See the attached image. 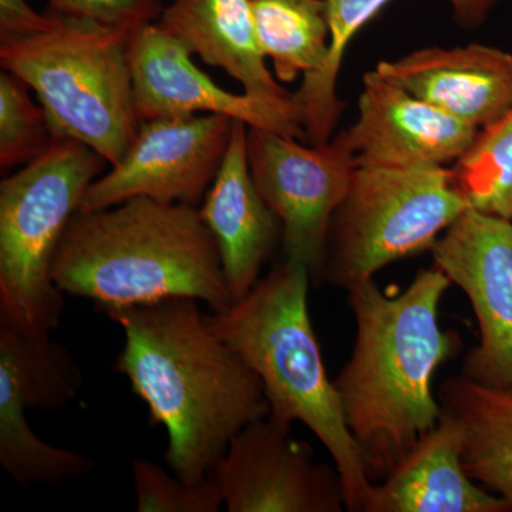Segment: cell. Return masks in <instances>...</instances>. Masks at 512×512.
Wrapping results in <instances>:
<instances>
[{"label":"cell","instance_id":"12","mask_svg":"<svg viewBox=\"0 0 512 512\" xmlns=\"http://www.w3.org/2000/svg\"><path fill=\"white\" fill-rule=\"evenodd\" d=\"M128 57L134 110L140 123L191 114H224L249 127L306 138L302 121L248 94L229 93L217 86L192 62L183 40L158 22L131 30Z\"/></svg>","mask_w":512,"mask_h":512},{"label":"cell","instance_id":"25","mask_svg":"<svg viewBox=\"0 0 512 512\" xmlns=\"http://www.w3.org/2000/svg\"><path fill=\"white\" fill-rule=\"evenodd\" d=\"M133 480L140 512H217L224 505L214 478L191 485L146 458L133 461Z\"/></svg>","mask_w":512,"mask_h":512},{"label":"cell","instance_id":"18","mask_svg":"<svg viewBox=\"0 0 512 512\" xmlns=\"http://www.w3.org/2000/svg\"><path fill=\"white\" fill-rule=\"evenodd\" d=\"M440 404L463 427L461 461L468 476L512 505V386L451 377L441 386Z\"/></svg>","mask_w":512,"mask_h":512},{"label":"cell","instance_id":"15","mask_svg":"<svg viewBox=\"0 0 512 512\" xmlns=\"http://www.w3.org/2000/svg\"><path fill=\"white\" fill-rule=\"evenodd\" d=\"M248 124L234 119L224 163L205 194L200 210L220 251L232 301L258 284L262 266L282 241V224L252 178L248 161Z\"/></svg>","mask_w":512,"mask_h":512},{"label":"cell","instance_id":"6","mask_svg":"<svg viewBox=\"0 0 512 512\" xmlns=\"http://www.w3.org/2000/svg\"><path fill=\"white\" fill-rule=\"evenodd\" d=\"M93 148L55 138L32 163L0 183V320L32 338L57 328L64 293L52 262L67 225L106 168Z\"/></svg>","mask_w":512,"mask_h":512},{"label":"cell","instance_id":"21","mask_svg":"<svg viewBox=\"0 0 512 512\" xmlns=\"http://www.w3.org/2000/svg\"><path fill=\"white\" fill-rule=\"evenodd\" d=\"M26 410L15 377L0 365V464L16 483L53 485L92 473V458L40 439Z\"/></svg>","mask_w":512,"mask_h":512},{"label":"cell","instance_id":"11","mask_svg":"<svg viewBox=\"0 0 512 512\" xmlns=\"http://www.w3.org/2000/svg\"><path fill=\"white\" fill-rule=\"evenodd\" d=\"M291 427L269 413L232 439L211 474L229 512H340L346 507L338 468L316 463L312 448L293 439Z\"/></svg>","mask_w":512,"mask_h":512},{"label":"cell","instance_id":"23","mask_svg":"<svg viewBox=\"0 0 512 512\" xmlns=\"http://www.w3.org/2000/svg\"><path fill=\"white\" fill-rule=\"evenodd\" d=\"M450 171L467 208L512 221V109L481 128Z\"/></svg>","mask_w":512,"mask_h":512},{"label":"cell","instance_id":"26","mask_svg":"<svg viewBox=\"0 0 512 512\" xmlns=\"http://www.w3.org/2000/svg\"><path fill=\"white\" fill-rule=\"evenodd\" d=\"M59 15L93 20L113 28L136 29L158 22L164 0H46Z\"/></svg>","mask_w":512,"mask_h":512},{"label":"cell","instance_id":"1","mask_svg":"<svg viewBox=\"0 0 512 512\" xmlns=\"http://www.w3.org/2000/svg\"><path fill=\"white\" fill-rule=\"evenodd\" d=\"M96 309L124 330L116 370L147 404L151 424L167 431L165 463L201 484L239 431L271 412L262 380L195 299Z\"/></svg>","mask_w":512,"mask_h":512},{"label":"cell","instance_id":"14","mask_svg":"<svg viewBox=\"0 0 512 512\" xmlns=\"http://www.w3.org/2000/svg\"><path fill=\"white\" fill-rule=\"evenodd\" d=\"M376 70L478 130L512 109V55L497 47H427L394 62H380Z\"/></svg>","mask_w":512,"mask_h":512},{"label":"cell","instance_id":"16","mask_svg":"<svg viewBox=\"0 0 512 512\" xmlns=\"http://www.w3.org/2000/svg\"><path fill=\"white\" fill-rule=\"evenodd\" d=\"M158 23L183 40L192 56H200L208 66L220 67L237 80L249 97L303 124L295 93L286 90L266 67L251 0H174L165 6Z\"/></svg>","mask_w":512,"mask_h":512},{"label":"cell","instance_id":"13","mask_svg":"<svg viewBox=\"0 0 512 512\" xmlns=\"http://www.w3.org/2000/svg\"><path fill=\"white\" fill-rule=\"evenodd\" d=\"M478 131L373 70L363 77L359 117L342 134L357 167H446L466 153Z\"/></svg>","mask_w":512,"mask_h":512},{"label":"cell","instance_id":"2","mask_svg":"<svg viewBox=\"0 0 512 512\" xmlns=\"http://www.w3.org/2000/svg\"><path fill=\"white\" fill-rule=\"evenodd\" d=\"M450 284L433 265L399 295L380 291L373 279L346 289L356 340L333 386L373 483L439 423L433 376L461 349L457 333L440 328L439 306Z\"/></svg>","mask_w":512,"mask_h":512},{"label":"cell","instance_id":"19","mask_svg":"<svg viewBox=\"0 0 512 512\" xmlns=\"http://www.w3.org/2000/svg\"><path fill=\"white\" fill-rule=\"evenodd\" d=\"M390 0H326L330 22L329 56L325 67L315 76L303 77L295 93L301 106L306 138L312 146L332 140L346 103L336 93L343 56L350 40ZM460 28L476 29L483 25L495 6L503 0H447Z\"/></svg>","mask_w":512,"mask_h":512},{"label":"cell","instance_id":"17","mask_svg":"<svg viewBox=\"0 0 512 512\" xmlns=\"http://www.w3.org/2000/svg\"><path fill=\"white\" fill-rule=\"evenodd\" d=\"M463 427L441 409L439 423L373 483L365 512H510L512 505L474 484L461 461Z\"/></svg>","mask_w":512,"mask_h":512},{"label":"cell","instance_id":"20","mask_svg":"<svg viewBox=\"0 0 512 512\" xmlns=\"http://www.w3.org/2000/svg\"><path fill=\"white\" fill-rule=\"evenodd\" d=\"M251 10L259 45L279 82L315 76L325 67L330 47L326 0H251Z\"/></svg>","mask_w":512,"mask_h":512},{"label":"cell","instance_id":"4","mask_svg":"<svg viewBox=\"0 0 512 512\" xmlns=\"http://www.w3.org/2000/svg\"><path fill=\"white\" fill-rule=\"evenodd\" d=\"M311 279L305 265L286 259L245 298L208 319L262 380L269 413L286 423L301 421L329 451L342 478L346 508L365 512L373 481L323 365L309 316Z\"/></svg>","mask_w":512,"mask_h":512},{"label":"cell","instance_id":"27","mask_svg":"<svg viewBox=\"0 0 512 512\" xmlns=\"http://www.w3.org/2000/svg\"><path fill=\"white\" fill-rule=\"evenodd\" d=\"M49 22V13H37L26 0H0V39L29 35Z\"/></svg>","mask_w":512,"mask_h":512},{"label":"cell","instance_id":"24","mask_svg":"<svg viewBox=\"0 0 512 512\" xmlns=\"http://www.w3.org/2000/svg\"><path fill=\"white\" fill-rule=\"evenodd\" d=\"M46 111L16 74L0 73V168L23 167L42 156L55 140Z\"/></svg>","mask_w":512,"mask_h":512},{"label":"cell","instance_id":"5","mask_svg":"<svg viewBox=\"0 0 512 512\" xmlns=\"http://www.w3.org/2000/svg\"><path fill=\"white\" fill-rule=\"evenodd\" d=\"M47 13V28L0 39L2 70L36 93L53 136L86 144L111 167L140 126L128 57L131 29Z\"/></svg>","mask_w":512,"mask_h":512},{"label":"cell","instance_id":"8","mask_svg":"<svg viewBox=\"0 0 512 512\" xmlns=\"http://www.w3.org/2000/svg\"><path fill=\"white\" fill-rule=\"evenodd\" d=\"M247 148L256 188L281 221L286 259L322 281L330 222L357 168L342 131L329 143L305 147L298 138L248 126Z\"/></svg>","mask_w":512,"mask_h":512},{"label":"cell","instance_id":"22","mask_svg":"<svg viewBox=\"0 0 512 512\" xmlns=\"http://www.w3.org/2000/svg\"><path fill=\"white\" fill-rule=\"evenodd\" d=\"M0 365L18 383L28 410H60L72 402L83 377L73 357L50 336L32 338L0 320Z\"/></svg>","mask_w":512,"mask_h":512},{"label":"cell","instance_id":"9","mask_svg":"<svg viewBox=\"0 0 512 512\" xmlns=\"http://www.w3.org/2000/svg\"><path fill=\"white\" fill-rule=\"evenodd\" d=\"M232 126L234 119L224 114L141 121L136 140L90 185L80 211L104 210L137 197L200 207L224 163Z\"/></svg>","mask_w":512,"mask_h":512},{"label":"cell","instance_id":"7","mask_svg":"<svg viewBox=\"0 0 512 512\" xmlns=\"http://www.w3.org/2000/svg\"><path fill=\"white\" fill-rule=\"evenodd\" d=\"M466 210L450 168L359 165L330 222L322 281L348 289L431 251Z\"/></svg>","mask_w":512,"mask_h":512},{"label":"cell","instance_id":"10","mask_svg":"<svg viewBox=\"0 0 512 512\" xmlns=\"http://www.w3.org/2000/svg\"><path fill=\"white\" fill-rule=\"evenodd\" d=\"M431 255L466 292L480 326V343L461 375L485 386H512V221L467 208Z\"/></svg>","mask_w":512,"mask_h":512},{"label":"cell","instance_id":"3","mask_svg":"<svg viewBox=\"0 0 512 512\" xmlns=\"http://www.w3.org/2000/svg\"><path fill=\"white\" fill-rule=\"evenodd\" d=\"M52 279L63 293L96 306L190 298L215 313L234 303L198 207L146 197L77 211L56 249Z\"/></svg>","mask_w":512,"mask_h":512}]
</instances>
